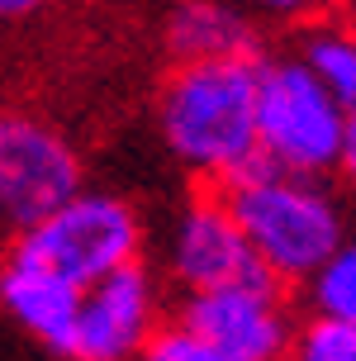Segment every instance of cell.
Instances as JSON below:
<instances>
[{
    "label": "cell",
    "mask_w": 356,
    "mask_h": 361,
    "mask_svg": "<svg viewBox=\"0 0 356 361\" xmlns=\"http://www.w3.org/2000/svg\"><path fill=\"white\" fill-rule=\"evenodd\" d=\"M161 333V281L142 262L81 290L71 361H138Z\"/></svg>",
    "instance_id": "7"
},
{
    "label": "cell",
    "mask_w": 356,
    "mask_h": 361,
    "mask_svg": "<svg viewBox=\"0 0 356 361\" xmlns=\"http://www.w3.org/2000/svg\"><path fill=\"white\" fill-rule=\"evenodd\" d=\"M81 190L86 166L67 133L43 114L0 109V224L19 238Z\"/></svg>",
    "instance_id": "5"
},
{
    "label": "cell",
    "mask_w": 356,
    "mask_h": 361,
    "mask_svg": "<svg viewBox=\"0 0 356 361\" xmlns=\"http://www.w3.org/2000/svg\"><path fill=\"white\" fill-rule=\"evenodd\" d=\"M0 309L38 347H48L53 357L71 361V333H76L81 290H71L67 281H57L48 271H38L34 262L10 252L0 262Z\"/></svg>",
    "instance_id": "9"
},
{
    "label": "cell",
    "mask_w": 356,
    "mask_h": 361,
    "mask_svg": "<svg viewBox=\"0 0 356 361\" xmlns=\"http://www.w3.org/2000/svg\"><path fill=\"white\" fill-rule=\"evenodd\" d=\"M176 328H185L190 338H200L228 361H285L300 319L276 281L252 276V281L185 295Z\"/></svg>",
    "instance_id": "6"
},
{
    "label": "cell",
    "mask_w": 356,
    "mask_h": 361,
    "mask_svg": "<svg viewBox=\"0 0 356 361\" xmlns=\"http://www.w3.org/2000/svg\"><path fill=\"white\" fill-rule=\"evenodd\" d=\"M352 119H356V100H352Z\"/></svg>",
    "instance_id": "18"
},
{
    "label": "cell",
    "mask_w": 356,
    "mask_h": 361,
    "mask_svg": "<svg viewBox=\"0 0 356 361\" xmlns=\"http://www.w3.org/2000/svg\"><path fill=\"white\" fill-rule=\"evenodd\" d=\"M138 361H228V357H219L214 347H204L200 338H190L185 328L161 324V333L147 343V352H142Z\"/></svg>",
    "instance_id": "14"
},
{
    "label": "cell",
    "mask_w": 356,
    "mask_h": 361,
    "mask_svg": "<svg viewBox=\"0 0 356 361\" xmlns=\"http://www.w3.org/2000/svg\"><path fill=\"white\" fill-rule=\"evenodd\" d=\"M34 10H38V0H0V19H24Z\"/></svg>",
    "instance_id": "17"
},
{
    "label": "cell",
    "mask_w": 356,
    "mask_h": 361,
    "mask_svg": "<svg viewBox=\"0 0 356 361\" xmlns=\"http://www.w3.org/2000/svg\"><path fill=\"white\" fill-rule=\"evenodd\" d=\"M161 267L180 295H200V290H219L233 281L262 276L247 243H243V228L233 224L223 195H214V190L190 195L171 214L166 243H161Z\"/></svg>",
    "instance_id": "8"
},
{
    "label": "cell",
    "mask_w": 356,
    "mask_h": 361,
    "mask_svg": "<svg viewBox=\"0 0 356 361\" xmlns=\"http://www.w3.org/2000/svg\"><path fill=\"white\" fill-rule=\"evenodd\" d=\"M300 67L314 81H319L328 95H338L347 114H352V100H356V29L342 24V19H319L300 34Z\"/></svg>",
    "instance_id": "11"
},
{
    "label": "cell",
    "mask_w": 356,
    "mask_h": 361,
    "mask_svg": "<svg viewBox=\"0 0 356 361\" xmlns=\"http://www.w3.org/2000/svg\"><path fill=\"white\" fill-rule=\"evenodd\" d=\"M233 224L243 228L257 271L276 286H309L319 267L347 243V204L328 180L252 166L223 190Z\"/></svg>",
    "instance_id": "2"
},
{
    "label": "cell",
    "mask_w": 356,
    "mask_h": 361,
    "mask_svg": "<svg viewBox=\"0 0 356 361\" xmlns=\"http://www.w3.org/2000/svg\"><path fill=\"white\" fill-rule=\"evenodd\" d=\"M10 252L67 281L71 290H86L114 271L142 262V214L124 195L81 190L43 224H34L29 233H19Z\"/></svg>",
    "instance_id": "4"
},
{
    "label": "cell",
    "mask_w": 356,
    "mask_h": 361,
    "mask_svg": "<svg viewBox=\"0 0 356 361\" xmlns=\"http://www.w3.org/2000/svg\"><path fill=\"white\" fill-rule=\"evenodd\" d=\"M352 114L300 67V57L257 62V162L290 176L328 180L342 162Z\"/></svg>",
    "instance_id": "3"
},
{
    "label": "cell",
    "mask_w": 356,
    "mask_h": 361,
    "mask_svg": "<svg viewBox=\"0 0 356 361\" xmlns=\"http://www.w3.org/2000/svg\"><path fill=\"white\" fill-rule=\"evenodd\" d=\"M338 176H342V185H347V190L356 195V119H352V128H347V143H342Z\"/></svg>",
    "instance_id": "16"
},
{
    "label": "cell",
    "mask_w": 356,
    "mask_h": 361,
    "mask_svg": "<svg viewBox=\"0 0 356 361\" xmlns=\"http://www.w3.org/2000/svg\"><path fill=\"white\" fill-rule=\"evenodd\" d=\"M285 361H356V328L314 314L309 324L295 328V343Z\"/></svg>",
    "instance_id": "13"
},
{
    "label": "cell",
    "mask_w": 356,
    "mask_h": 361,
    "mask_svg": "<svg viewBox=\"0 0 356 361\" xmlns=\"http://www.w3.org/2000/svg\"><path fill=\"white\" fill-rule=\"evenodd\" d=\"M166 53L176 62L257 57V29L228 0H176L166 15Z\"/></svg>",
    "instance_id": "10"
},
{
    "label": "cell",
    "mask_w": 356,
    "mask_h": 361,
    "mask_svg": "<svg viewBox=\"0 0 356 361\" xmlns=\"http://www.w3.org/2000/svg\"><path fill=\"white\" fill-rule=\"evenodd\" d=\"M257 62H176L161 81L157 133L190 176L228 185L257 166Z\"/></svg>",
    "instance_id": "1"
},
{
    "label": "cell",
    "mask_w": 356,
    "mask_h": 361,
    "mask_svg": "<svg viewBox=\"0 0 356 361\" xmlns=\"http://www.w3.org/2000/svg\"><path fill=\"white\" fill-rule=\"evenodd\" d=\"M228 5H238L247 19H281V24L309 19L319 10V0H228Z\"/></svg>",
    "instance_id": "15"
},
{
    "label": "cell",
    "mask_w": 356,
    "mask_h": 361,
    "mask_svg": "<svg viewBox=\"0 0 356 361\" xmlns=\"http://www.w3.org/2000/svg\"><path fill=\"white\" fill-rule=\"evenodd\" d=\"M304 290H309L314 314L356 328V238H347L338 252L319 267V276H314Z\"/></svg>",
    "instance_id": "12"
}]
</instances>
